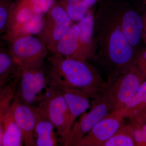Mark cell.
Listing matches in <instances>:
<instances>
[{
  "label": "cell",
  "instance_id": "obj_16",
  "mask_svg": "<svg viewBox=\"0 0 146 146\" xmlns=\"http://www.w3.org/2000/svg\"><path fill=\"white\" fill-rule=\"evenodd\" d=\"M10 107L3 118L1 146H23V133L13 118Z\"/></svg>",
  "mask_w": 146,
  "mask_h": 146
},
{
  "label": "cell",
  "instance_id": "obj_1",
  "mask_svg": "<svg viewBox=\"0 0 146 146\" xmlns=\"http://www.w3.org/2000/svg\"><path fill=\"white\" fill-rule=\"evenodd\" d=\"M97 50L92 59L104 69L110 85L133 65L137 50L122 31L114 0H100L94 15Z\"/></svg>",
  "mask_w": 146,
  "mask_h": 146
},
{
  "label": "cell",
  "instance_id": "obj_19",
  "mask_svg": "<svg viewBox=\"0 0 146 146\" xmlns=\"http://www.w3.org/2000/svg\"><path fill=\"white\" fill-rule=\"evenodd\" d=\"M146 97V80L143 81L138 88L134 96L117 112V113L124 118L131 119L138 107L144 102Z\"/></svg>",
  "mask_w": 146,
  "mask_h": 146
},
{
  "label": "cell",
  "instance_id": "obj_7",
  "mask_svg": "<svg viewBox=\"0 0 146 146\" xmlns=\"http://www.w3.org/2000/svg\"><path fill=\"white\" fill-rule=\"evenodd\" d=\"M73 22L57 2L44 16L43 28L37 36L52 53L58 41L70 29Z\"/></svg>",
  "mask_w": 146,
  "mask_h": 146
},
{
  "label": "cell",
  "instance_id": "obj_11",
  "mask_svg": "<svg viewBox=\"0 0 146 146\" xmlns=\"http://www.w3.org/2000/svg\"><path fill=\"white\" fill-rule=\"evenodd\" d=\"M13 118L23 133L24 145L35 146L34 130L36 118L32 106L21 102L14 98L10 106Z\"/></svg>",
  "mask_w": 146,
  "mask_h": 146
},
{
  "label": "cell",
  "instance_id": "obj_31",
  "mask_svg": "<svg viewBox=\"0 0 146 146\" xmlns=\"http://www.w3.org/2000/svg\"><path fill=\"white\" fill-rule=\"evenodd\" d=\"M137 116H141V117H145L146 118V114H145V115H137Z\"/></svg>",
  "mask_w": 146,
  "mask_h": 146
},
{
  "label": "cell",
  "instance_id": "obj_28",
  "mask_svg": "<svg viewBox=\"0 0 146 146\" xmlns=\"http://www.w3.org/2000/svg\"><path fill=\"white\" fill-rule=\"evenodd\" d=\"M86 3L90 7H92L97 3L99 2L100 0H81Z\"/></svg>",
  "mask_w": 146,
  "mask_h": 146
},
{
  "label": "cell",
  "instance_id": "obj_14",
  "mask_svg": "<svg viewBox=\"0 0 146 146\" xmlns=\"http://www.w3.org/2000/svg\"><path fill=\"white\" fill-rule=\"evenodd\" d=\"M79 33L78 24H73L58 42L52 53L68 58L87 61L80 45Z\"/></svg>",
  "mask_w": 146,
  "mask_h": 146
},
{
  "label": "cell",
  "instance_id": "obj_30",
  "mask_svg": "<svg viewBox=\"0 0 146 146\" xmlns=\"http://www.w3.org/2000/svg\"><path fill=\"white\" fill-rule=\"evenodd\" d=\"M143 40L144 42L145 43L146 45V35L143 34Z\"/></svg>",
  "mask_w": 146,
  "mask_h": 146
},
{
  "label": "cell",
  "instance_id": "obj_26",
  "mask_svg": "<svg viewBox=\"0 0 146 146\" xmlns=\"http://www.w3.org/2000/svg\"><path fill=\"white\" fill-rule=\"evenodd\" d=\"M146 114V97L145 100H144V102H143V103L142 104L138 107V108L136 109L135 112H134V114L132 116V117L133 118V117L135 116V115H144V114Z\"/></svg>",
  "mask_w": 146,
  "mask_h": 146
},
{
  "label": "cell",
  "instance_id": "obj_12",
  "mask_svg": "<svg viewBox=\"0 0 146 146\" xmlns=\"http://www.w3.org/2000/svg\"><path fill=\"white\" fill-rule=\"evenodd\" d=\"M49 84L60 91L68 105L70 117L66 131V136L70 132L77 118L84 113L86 110L90 108L89 98L85 94L76 89L64 86Z\"/></svg>",
  "mask_w": 146,
  "mask_h": 146
},
{
  "label": "cell",
  "instance_id": "obj_22",
  "mask_svg": "<svg viewBox=\"0 0 146 146\" xmlns=\"http://www.w3.org/2000/svg\"><path fill=\"white\" fill-rule=\"evenodd\" d=\"M130 120L133 128L135 146H146V118L135 116Z\"/></svg>",
  "mask_w": 146,
  "mask_h": 146
},
{
  "label": "cell",
  "instance_id": "obj_3",
  "mask_svg": "<svg viewBox=\"0 0 146 146\" xmlns=\"http://www.w3.org/2000/svg\"><path fill=\"white\" fill-rule=\"evenodd\" d=\"M16 77L14 98L31 106L42 100L48 86V74L43 67L31 69L18 66Z\"/></svg>",
  "mask_w": 146,
  "mask_h": 146
},
{
  "label": "cell",
  "instance_id": "obj_25",
  "mask_svg": "<svg viewBox=\"0 0 146 146\" xmlns=\"http://www.w3.org/2000/svg\"><path fill=\"white\" fill-rule=\"evenodd\" d=\"M134 64L146 80V48L137 52Z\"/></svg>",
  "mask_w": 146,
  "mask_h": 146
},
{
  "label": "cell",
  "instance_id": "obj_23",
  "mask_svg": "<svg viewBox=\"0 0 146 146\" xmlns=\"http://www.w3.org/2000/svg\"><path fill=\"white\" fill-rule=\"evenodd\" d=\"M15 0H0V35L7 29Z\"/></svg>",
  "mask_w": 146,
  "mask_h": 146
},
{
  "label": "cell",
  "instance_id": "obj_18",
  "mask_svg": "<svg viewBox=\"0 0 146 146\" xmlns=\"http://www.w3.org/2000/svg\"><path fill=\"white\" fill-rule=\"evenodd\" d=\"M135 146L133 138V129L131 124L125 125L120 128L103 146Z\"/></svg>",
  "mask_w": 146,
  "mask_h": 146
},
{
  "label": "cell",
  "instance_id": "obj_2",
  "mask_svg": "<svg viewBox=\"0 0 146 146\" xmlns=\"http://www.w3.org/2000/svg\"><path fill=\"white\" fill-rule=\"evenodd\" d=\"M48 84L76 89L92 101H99L110 86L96 68L85 60L52 54L48 58Z\"/></svg>",
  "mask_w": 146,
  "mask_h": 146
},
{
  "label": "cell",
  "instance_id": "obj_9",
  "mask_svg": "<svg viewBox=\"0 0 146 146\" xmlns=\"http://www.w3.org/2000/svg\"><path fill=\"white\" fill-rule=\"evenodd\" d=\"M114 1L123 33L129 44L137 50L143 35L142 15L127 2Z\"/></svg>",
  "mask_w": 146,
  "mask_h": 146
},
{
  "label": "cell",
  "instance_id": "obj_27",
  "mask_svg": "<svg viewBox=\"0 0 146 146\" xmlns=\"http://www.w3.org/2000/svg\"><path fill=\"white\" fill-rule=\"evenodd\" d=\"M13 76H13V77H11L9 78L0 79V91H1V89H2L4 86H5L10 81L11 79L13 78Z\"/></svg>",
  "mask_w": 146,
  "mask_h": 146
},
{
  "label": "cell",
  "instance_id": "obj_29",
  "mask_svg": "<svg viewBox=\"0 0 146 146\" xmlns=\"http://www.w3.org/2000/svg\"><path fill=\"white\" fill-rule=\"evenodd\" d=\"M145 6L146 7V5ZM142 17H143V34L146 35V8L145 9V11H144L143 14L142 15Z\"/></svg>",
  "mask_w": 146,
  "mask_h": 146
},
{
  "label": "cell",
  "instance_id": "obj_5",
  "mask_svg": "<svg viewBox=\"0 0 146 146\" xmlns=\"http://www.w3.org/2000/svg\"><path fill=\"white\" fill-rule=\"evenodd\" d=\"M145 80L134 64L120 76L104 96L110 105L111 112H117L129 101Z\"/></svg>",
  "mask_w": 146,
  "mask_h": 146
},
{
  "label": "cell",
  "instance_id": "obj_10",
  "mask_svg": "<svg viewBox=\"0 0 146 146\" xmlns=\"http://www.w3.org/2000/svg\"><path fill=\"white\" fill-rule=\"evenodd\" d=\"M124 125V118L116 112H110L100 120L76 146H103Z\"/></svg>",
  "mask_w": 146,
  "mask_h": 146
},
{
  "label": "cell",
  "instance_id": "obj_13",
  "mask_svg": "<svg viewBox=\"0 0 146 146\" xmlns=\"http://www.w3.org/2000/svg\"><path fill=\"white\" fill-rule=\"evenodd\" d=\"M36 118L34 137L36 146H56L60 142L53 124L37 106H32Z\"/></svg>",
  "mask_w": 146,
  "mask_h": 146
},
{
  "label": "cell",
  "instance_id": "obj_20",
  "mask_svg": "<svg viewBox=\"0 0 146 146\" xmlns=\"http://www.w3.org/2000/svg\"><path fill=\"white\" fill-rule=\"evenodd\" d=\"M18 66L9 50L0 47V79L13 77Z\"/></svg>",
  "mask_w": 146,
  "mask_h": 146
},
{
  "label": "cell",
  "instance_id": "obj_4",
  "mask_svg": "<svg viewBox=\"0 0 146 146\" xmlns=\"http://www.w3.org/2000/svg\"><path fill=\"white\" fill-rule=\"evenodd\" d=\"M7 41L9 50L18 66L31 69L43 67L48 50L38 36L23 35Z\"/></svg>",
  "mask_w": 146,
  "mask_h": 146
},
{
  "label": "cell",
  "instance_id": "obj_21",
  "mask_svg": "<svg viewBox=\"0 0 146 146\" xmlns=\"http://www.w3.org/2000/svg\"><path fill=\"white\" fill-rule=\"evenodd\" d=\"M58 4L65 9L73 21L78 22L81 20L91 8L86 3L81 0L67 3Z\"/></svg>",
  "mask_w": 146,
  "mask_h": 146
},
{
  "label": "cell",
  "instance_id": "obj_24",
  "mask_svg": "<svg viewBox=\"0 0 146 146\" xmlns=\"http://www.w3.org/2000/svg\"><path fill=\"white\" fill-rule=\"evenodd\" d=\"M36 14L44 16L57 0H24Z\"/></svg>",
  "mask_w": 146,
  "mask_h": 146
},
{
  "label": "cell",
  "instance_id": "obj_6",
  "mask_svg": "<svg viewBox=\"0 0 146 146\" xmlns=\"http://www.w3.org/2000/svg\"><path fill=\"white\" fill-rule=\"evenodd\" d=\"M38 106L53 124L62 142L66 136L70 117L68 105L62 94L48 84L44 97Z\"/></svg>",
  "mask_w": 146,
  "mask_h": 146
},
{
  "label": "cell",
  "instance_id": "obj_32",
  "mask_svg": "<svg viewBox=\"0 0 146 146\" xmlns=\"http://www.w3.org/2000/svg\"><path fill=\"white\" fill-rule=\"evenodd\" d=\"M143 2L145 5H146V0H143Z\"/></svg>",
  "mask_w": 146,
  "mask_h": 146
},
{
  "label": "cell",
  "instance_id": "obj_8",
  "mask_svg": "<svg viewBox=\"0 0 146 146\" xmlns=\"http://www.w3.org/2000/svg\"><path fill=\"white\" fill-rule=\"evenodd\" d=\"M90 110L84 113L77 121L75 122L70 132L62 141L65 146H76L100 120L111 112V107L104 96L98 102H92Z\"/></svg>",
  "mask_w": 146,
  "mask_h": 146
},
{
  "label": "cell",
  "instance_id": "obj_15",
  "mask_svg": "<svg viewBox=\"0 0 146 146\" xmlns=\"http://www.w3.org/2000/svg\"><path fill=\"white\" fill-rule=\"evenodd\" d=\"M94 11L91 8L78 23L80 29V45L87 60L93 58L97 50L94 38Z\"/></svg>",
  "mask_w": 146,
  "mask_h": 146
},
{
  "label": "cell",
  "instance_id": "obj_17",
  "mask_svg": "<svg viewBox=\"0 0 146 146\" xmlns=\"http://www.w3.org/2000/svg\"><path fill=\"white\" fill-rule=\"evenodd\" d=\"M16 78L14 76L0 91V146H1L2 121L15 96Z\"/></svg>",
  "mask_w": 146,
  "mask_h": 146
}]
</instances>
